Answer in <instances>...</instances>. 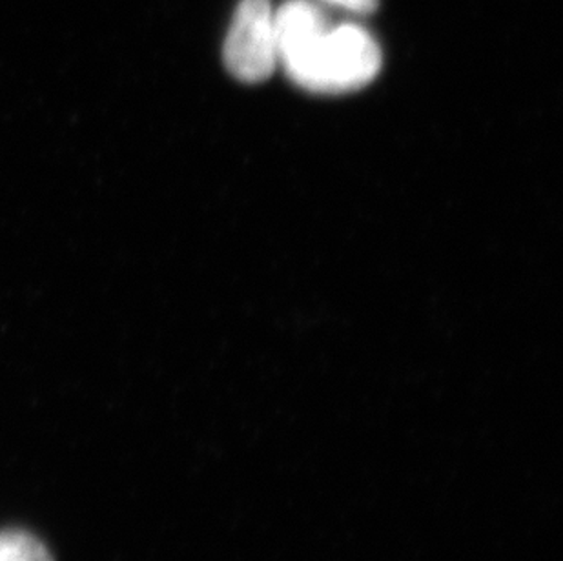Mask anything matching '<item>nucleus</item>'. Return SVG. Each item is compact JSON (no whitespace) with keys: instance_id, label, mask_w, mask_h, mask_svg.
<instances>
[{"instance_id":"nucleus-1","label":"nucleus","mask_w":563,"mask_h":561,"mask_svg":"<svg viewBox=\"0 0 563 561\" xmlns=\"http://www.w3.org/2000/svg\"><path fill=\"white\" fill-rule=\"evenodd\" d=\"M283 68L305 90L345 94L376 79L382 68V50L365 28L341 24L330 26L309 52Z\"/></svg>"},{"instance_id":"nucleus-2","label":"nucleus","mask_w":563,"mask_h":561,"mask_svg":"<svg viewBox=\"0 0 563 561\" xmlns=\"http://www.w3.org/2000/svg\"><path fill=\"white\" fill-rule=\"evenodd\" d=\"M224 66L241 82H263L276 69V30L271 0H241L223 46Z\"/></svg>"},{"instance_id":"nucleus-3","label":"nucleus","mask_w":563,"mask_h":561,"mask_svg":"<svg viewBox=\"0 0 563 561\" xmlns=\"http://www.w3.org/2000/svg\"><path fill=\"white\" fill-rule=\"evenodd\" d=\"M330 26L323 10L310 0H287L274 11L279 63H288L303 54Z\"/></svg>"},{"instance_id":"nucleus-4","label":"nucleus","mask_w":563,"mask_h":561,"mask_svg":"<svg viewBox=\"0 0 563 561\" xmlns=\"http://www.w3.org/2000/svg\"><path fill=\"white\" fill-rule=\"evenodd\" d=\"M0 561H54L48 547L26 530L0 532Z\"/></svg>"},{"instance_id":"nucleus-5","label":"nucleus","mask_w":563,"mask_h":561,"mask_svg":"<svg viewBox=\"0 0 563 561\" xmlns=\"http://www.w3.org/2000/svg\"><path fill=\"white\" fill-rule=\"evenodd\" d=\"M324 2L343 8L351 13H357V15H371L377 10L379 0H324Z\"/></svg>"}]
</instances>
